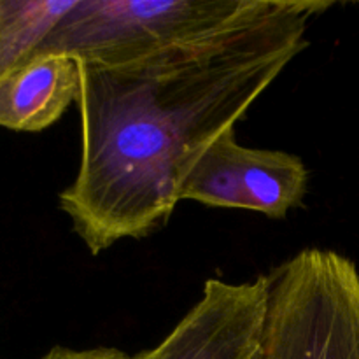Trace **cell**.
Wrapping results in <instances>:
<instances>
[{"mask_svg": "<svg viewBox=\"0 0 359 359\" xmlns=\"http://www.w3.org/2000/svg\"><path fill=\"white\" fill-rule=\"evenodd\" d=\"M77 0H0V81L41 55Z\"/></svg>", "mask_w": 359, "mask_h": 359, "instance_id": "52a82bcc", "label": "cell"}, {"mask_svg": "<svg viewBox=\"0 0 359 359\" xmlns=\"http://www.w3.org/2000/svg\"><path fill=\"white\" fill-rule=\"evenodd\" d=\"M269 283L205 280L202 297L153 349L133 359H263Z\"/></svg>", "mask_w": 359, "mask_h": 359, "instance_id": "5b68a950", "label": "cell"}, {"mask_svg": "<svg viewBox=\"0 0 359 359\" xmlns=\"http://www.w3.org/2000/svg\"><path fill=\"white\" fill-rule=\"evenodd\" d=\"M266 283L263 359H359V272L349 258L304 249Z\"/></svg>", "mask_w": 359, "mask_h": 359, "instance_id": "3957f363", "label": "cell"}, {"mask_svg": "<svg viewBox=\"0 0 359 359\" xmlns=\"http://www.w3.org/2000/svg\"><path fill=\"white\" fill-rule=\"evenodd\" d=\"M266 4L269 0H77L41 55L62 53L81 63L123 65L242 23Z\"/></svg>", "mask_w": 359, "mask_h": 359, "instance_id": "7a4b0ae2", "label": "cell"}, {"mask_svg": "<svg viewBox=\"0 0 359 359\" xmlns=\"http://www.w3.org/2000/svg\"><path fill=\"white\" fill-rule=\"evenodd\" d=\"M81 84L79 62L69 55H41L0 81V126L42 132L58 121Z\"/></svg>", "mask_w": 359, "mask_h": 359, "instance_id": "8992f818", "label": "cell"}, {"mask_svg": "<svg viewBox=\"0 0 359 359\" xmlns=\"http://www.w3.org/2000/svg\"><path fill=\"white\" fill-rule=\"evenodd\" d=\"M41 359H133L123 351L114 347H95V349H67V347H53Z\"/></svg>", "mask_w": 359, "mask_h": 359, "instance_id": "ba28073f", "label": "cell"}, {"mask_svg": "<svg viewBox=\"0 0 359 359\" xmlns=\"http://www.w3.org/2000/svg\"><path fill=\"white\" fill-rule=\"evenodd\" d=\"M332 6L269 0L242 23L135 62H79V168L60 207L91 255L170 219L189 163L237 126Z\"/></svg>", "mask_w": 359, "mask_h": 359, "instance_id": "6da1fadb", "label": "cell"}, {"mask_svg": "<svg viewBox=\"0 0 359 359\" xmlns=\"http://www.w3.org/2000/svg\"><path fill=\"white\" fill-rule=\"evenodd\" d=\"M307 186L309 170L297 154L244 147L231 128L189 163L179 184V200L283 219L304 202Z\"/></svg>", "mask_w": 359, "mask_h": 359, "instance_id": "277c9868", "label": "cell"}]
</instances>
